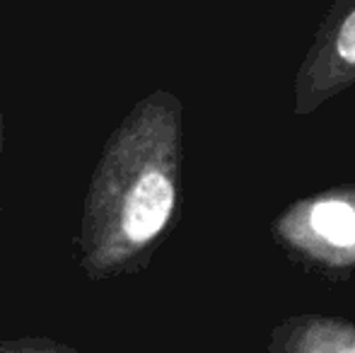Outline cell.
<instances>
[{
  "label": "cell",
  "instance_id": "1",
  "mask_svg": "<svg viewBox=\"0 0 355 353\" xmlns=\"http://www.w3.org/2000/svg\"><path fill=\"white\" fill-rule=\"evenodd\" d=\"M182 104L157 89L104 143L83 203L78 261L89 281L138 273L179 216Z\"/></svg>",
  "mask_w": 355,
  "mask_h": 353
},
{
  "label": "cell",
  "instance_id": "2",
  "mask_svg": "<svg viewBox=\"0 0 355 353\" xmlns=\"http://www.w3.org/2000/svg\"><path fill=\"white\" fill-rule=\"evenodd\" d=\"M276 353H355V327L329 317H304L285 325Z\"/></svg>",
  "mask_w": 355,
  "mask_h": 353
},
{
  "label": "cell",
  "instance_id": "3",
  "mask_svg": "<svg viewBox=\"0 0 355 353\" xmlns=\"http://www.w3.org/2000/svg\"><path fill=\"white\" fill-rule=\"evenodd\" d=\"M309 225L314 235L334 250L355 247V208L338 198L319 201L309 213Z\"/></svg>",
  "mask_w": 355,
  "mask_h": 353
},
{
  "label": "cell",
  "instance_id": "4",
  "mask_svg": "<svg viewBox=\"0 0 355 353\" xmlns=\"http://www.w3.org/2000/svg\"><path fill=\"white\" fill-rule=\"evenodd\" d=\"M0 353H80L63 341L49 336H17V339H0Z\"/></svg>",
  "mask_w": 355,
  "mask_h": 353
},
{
  "label": "cell",
  "instance_id": "5",
  "mask_svg": "<svg viewBox=\"0 0 355 353\" xmlns=\"http://www.w3.org/2000/svg\"><path fill=\"white\" fill-rule=\"evenodd\" d=\"M334 58L343 68H355V8L348 10L334 32Z\"/></svg>",
  "mask_w": 355,
  "mask_h": 353
},
{
  "label": "cell",
  "instance_id": "6",
  "mask_svg": "<svg viewBox=\"0 0 355 353\" xmlns=\"http://www.w3.org/2000/svg\"><path fill=\"white\" fill-rule=\"evenodd\" d=\"M3 150H5V119L0 109V170H3ZM0 221H3V191H0Z\"/></svg>",
  "mask_w": 355,
  "mask_h": 353
}]
</instances>
